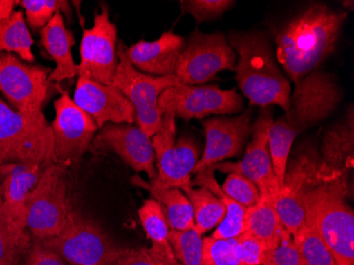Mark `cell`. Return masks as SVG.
Returning <instances> with one entry per match:
<instances>
[{"label": "cell", "mask_w": 354, "mask_h": 265, "mask_svg": "<svg viewBox=\"0 0 354 265\" xmlns=\"http://www.w3.org/2000/svg\"><path fill=\"white\" fill-rule=\"evenodd\" d=\"M347 17V12L316 3L282 26L275 55L292 81L313 73L333 53Z\"/></svg>", "instance_id": "1"}, {"label": "cell", "mask_w": 354, "mask_h": 265, "mask_svg": "<svg viewBox=\"0 0 354 265\" xmlns=\"http://www.w3.org/2000/svg\"><path fill=\"white\" fill-rule=\"evenodd\" d=\"M290 107L272 122L268 149L272 168L280 187L283 184L286 163L294 141L309 127L325 120L342 100V89L330 73L314 71L296 82Z\"/></svg>", "instance_id": "2"}, {"label": "cell", "mask_w": 354, "mask_h": 265, "mask_svg": "<svg viewBox=\"0 0 354 265\" xmlns=\"http://www.w3.org/2000/svg\"><path fill=\"white\" fill-rule=\"evenodd\" d=\"M230 45L238 53L236 81L250 105H277L288 111L291 84L280 71L270 39L259 32H230Z\"/></svg>", "instance_id": "3"}, {"label": "cell", "mask_w": 354, "mask_h": 265, "mask_svg": "<svg viewBox=\"0 0 354 265\" xmlns=\"http://www.w3.org/2000/svg\"><path fill=\"white\" fill-rule=\"evenodd\" d=\"M348 176L313 187L304 200V223L313 227L337 265H354V213Z\"/></svg>", "instance_id": "4"}, {"label": "cell", "mask_w": 354, "mask_h": 265, "mask_svg": "<svg viewBox=\"0 0 354 265\" xmlns=\"http://www.w3.org/2000/svg\"><path fill=\"white\" fill-rule=\"evenodd\" d=\"M55 163L53 129L45 115H25L0 99V165Z\"/></svg>", "instance_id": "5"}, {"label": "cell", "mask_w": 354, "mask_h": 265, "mask_svg": "<svg viewBox=\"0 0 354 265\" xmlns=\"http://www.w3.org/2000/svg\"><path fill=\"white\" fill-rule=\"evenodd\" d=\"M67 167L53 163L44 168L37 186L26 201V224L32 238H53L66 226L73 210L68 197Z\"/></svg>", "instance_id": "6"}, {"label": "cell", "mask_w": 354, "mask_h": 265, "mask_svg": "<svg viewBox=\"0 0 354 265\" xmlns=\"http://www.w3.org/2000/svg\"><path fill=\"white\" fill-rule=\"evenodd\" d=\"M39 241L71 265H113L125 250L98 223L73 208L61 234Z\"/></svg>", "instance_id": "7"}, {"label": "cell", "mask_w": 354, "mask_h": 265, "mask_svg": "<svg viewBox=\"0 0 354 265\" xmlns=\"http://www.w3.org/2000/svg\"><path fill=\"white\" fill-rule=\"evenodd\" d=\"M117 46L119 64L111 85L132 103L137 127L152 138L158 131L162 119L158 111L159 97L169 87L180 84V80L175 75L154 77L137 71L127 59L124 43L119 39Z\"/></svg>", "instance_id": "8"}, {"label": "cell", "mask_w": 354, "mask_h": 265, "mask_svg": "<svg viewBox=\"0 0 354 265\" xmlns=\"http://www.w3.org/2000/svg\"><path fill=\"white\" fill-rule=\"evenodd\" d=\"M175 116L162 113L160 125L152 137L157 176L151 184L159 188H180L191 183V174L201 158L198 143L183 135L176 140Z\"/></svg>", "instance_id": "9"}, {"label": "cell", "mask_w": 354, "mask_h": 265, "mask_svg": "<svg viewBox=\"0 0 354 265\" xmlns=\"http://www.w3.org/2000/svg\"><path fill=\"white\" fill-rule=\"evenodd\" d=\"M50 69L26 63L13 53H0V93L10 107L25 115H41L53 91Z\"/></svg>", "instance_id": "10"}, {"label": "cell", "mask_w": 354, "mask_h": 265, "mask_svg": "<svg viewBox=\"0 0 354 265\" xmlns=\"http://www.w3.org/2000/svg\"><path fill=\"white\" fill-rule=\"evenodd\" d=\"M318 165L317 151L311 147H304L286 163L283 184L274 207L291 236L304 224V200L308 192L324 181H329L320 174Z\"/></svg>", "instance_id": "11"}, {"label": "cell", "mask_w": 354, "mask_h": 265, "mask_svg": "<svg viewBox=\"0 0 354 265\" xmlns=\"http://www.w3.org/2000/svg\"><path fill=\"white\" fill-rule=\"evenodd\" d=\"M236 69V53L220 32L193 31L177 63L175 75L185 85L204 84L220 71Z\"/></svg>", "instance_id": "12"}, {"label": "cell", "mask_w": 354, "mask_h": 265, "mask_svg": "<svg viewBox=\"0 0 354 265\" xmlns=\"http://www.w3.org/2000/svg\"><path fill=\"white\" fill-rule=\"evenodd\" d=\"M243 109V99L236 89H221L216 85L193 86L180 84L167 89L159 97L158 111L171 113L184 120L212 115L236 113Z\"/></svg>", "instance_id": "13"}, {"label": "cell", "mask_w": 354, "mask_h": 265, "mask_svg": "<svg viewBox=\"0 0 354 265\" xmlns=\"http://www.w3.org/2000/svg\"><path fill=\"white\" fill-rule=\"evenodd\" d=\"M118 30L109 19V10L102 7L95 15L91 29L83 30L80 45L79 77L111 85L118 68Z\"/></svg>", "instance_id": "14"}, {"label": "cell", "mask_w": 354, "mask_h": 265, "mask_svg": "<svg viewBox=\"0 0 354 265\" xmlns=\"http://www.w3.org/2000/svg\"><path fill=\"white\" fill-rule=\"evenodd\" d=\"M55 118L51 123L55 139V163L79 165L95 138L98 125L88 113L80 109L68 93L55 101Z\"/></svg>", "instance_id": "15"}, {"label": "cell", "mask_w": 354, "mask_h": 265, "mask_svg": "<svg viewBox=\"0 0 354 265\" xmlns=\"http://www.w3.org/2000/svg\"><path fill=\"white\" fill-rule=\"evenodd\" d=\"M272 111L266 109L252 127V141L248 143L245 155L238 163H223L214 169L224 173L238 172L254 183L259 188L260 197L275 201L280 190L279 181L272 168L268 149V134L272 127Z\"/></svg>", "instance_id": "16"}, {"label": "cell", "mask_w": 354, "mask_h": 265, "mask_svg": "<svg viewBox=\"0 0 354 265\" xmlns=\"http://www.w3.org/2000/svg\"><path fill=\"white\" fill-rule=\"evenodd\" d=\"M91 147L98 152L116 153L135 172H145L150 181L157 176L152 138L138 127L107 123L95 134Z\"/></svg>", "instance_id": "17"}, {"label": "cell", "mask_w": 354, "mask_h": 265, "mask_svg": "<svg viewBox=\"0 0 354 265\" xmlns=\"http://www.w3.org/2000/svg\"><path fill=\"white\" fill-rule=\"evenodd\" d=\"M202 125L206 134V145L192 174L242 153L252 131V113L248 111L234 118L205 119Z\"/></svg>", "instance_id": "18"}, {"label": "cell", "mask_w": 354, "mask_h": 265, "mask_svg": "<svg viewBox=\"0 0 354 265\" xmlns=\"http://www.w3.org/2000/svg\"><path fill=\"white\" fill-rule=\"evenodd\" d=\"M73 102L88 113L99 129L107 123L135 122V109L125 95L113 85L79 77Z\"/></svg>", "instance_id": "19"}, {"label": "cell", "mask_w": 354, "mask_h": 265, "mask_svg": "<svg viewBox=\"0 0 354 265\" xmlns=\"http://www.w3.org/2000/svg\"><path fill=\"white\" fill-rule=\"evenodd\" d=\"M43 170V167L37 165L5 163L0 165L3 191V204L0 213L17 234L28 232L26 201L32 189L39 183Z\"/></svg>", "instance_id": "20"}, {"label": "cell", "mask_w": 354, "mask_h": 265, "mask_svg": "<svg viewBox=\"0 0 354 265\" xmlns=\"http://www.w3.org/2000/svg\"><path fill=\"white\" fill-rule=\"evenodd\" d=\"M353 107L325 131L318 153L319 172L327 181L348 176L354 165Z\"/></svg>", "instance_id": "21"}, {"label": "cell", "mask_w": 354, "mask_h": 265, "mask_svg": "<svg viewBox=\"0 0 354 265\" xmlns=\"http://www.w3.org/2000/svg\"><path fill=\"white\" fill-rule=\"evenodd\" d=\"M185 46L186 39L170 30L156 41H139L127 47L125 53L137 71L154 77H168L175 75Z\"/></svg>", "instance_id": "22"}, {"label": "cell", "mask_w": 354, "mask_h": 265, "mask_svg": "<svg viewBox=\"0 0 354 265\" xmlns=\"http://www.w3.org/2000/svg\"><path fill=\"white\" fill-rule=\"evenodd\" d=\"M41 42L45 51L57 64L49 75L51 82H62L77 75V65L73 61L71 48L75 41L73 32L67 29L63 15L57 12L43 29Z\"/></svg>", "instance_id": "23"}, {"label": "cell", "mask_w": 354, "mask_h": 265, "mask_svg": "<svg viewBox=\"0 0 354 265\" xmlns=\"http://www.w3.org/2000/svg\"><path fill=\"white\" fill-rule=\"evenodd\" d=\"M131 181L135 186L149 191L160 204L170 229L178 231L194 229L192 206L180 188H159L141 179L138 174H135Z\"/></svg>", "instance_id": "24"}, {"label": "cell", "mask_w": 354, "mask_h": 265, "mask_svg": "<svg viewBox=\"0 0 354 265\" xmlns=\"http://www.w3.org/2000/svg\"><path fill=\"white\" fill-rule=\"evenodd\" d=\"M214 167H208L196 173V177L191 181V187H205L222 201L226 207V215L224 220L216 227L214 234V239L238 238L245 232V217L248 209L232 201L223 192L220 185L214 177Z\"/></svg>", "instance_id": "25"}, {"label": "cell", "mask_w": 354, "mask_h": 265, "mask_svg": "<svg viewBox=\"0 0 354 265\" xmlns=\"http://www.w3.org/2000/svg\"><path fill=\"white\" fill-rule=\"evenodd\" d=\"M284 231L272 201L260 197L256 206L246 210L245 232L263 243L270 254L279 245Z\"/></svg>", "instance_id": "26"}, {"label": "cell", "mask_w": 354, "mask_h": 265, "mask_svg": "<svg viewBox=\"0 0 354 265\" xmlns=\"http://www.w3.org/2000/svg\"><path fill=\"white\" fill-rule=\"evenodd\" d=\"M192 206L194 229L200 235L218 227L226 215V207L214 193L205 187H183Z\"/></svg>", "instance_id": "27"}, {"label": "cell", "mask_w": 354, "mask_h": 265, "mask_svg": "<svg viewBox=\"0 0 354 265\" xmlns=\"http://www.w3.org/2000/svg\"><path fill=\"white\" fill-rule=\"evenodd\" d=\"M141 225L146 231L147 236L152 242V248L157 254L162 255L171 265L176 264L178 261L175 258L169 240V227L162 206L154 199L145 201L142 207L138 211Z\"/></svg>", "instance_id": "28"}, {"label": "cell", "mask_w": 354, "mask_h": 265, "mask_svg": "<svg viewBox=\"0 0 354 265\" xmlns=\"http://www.w3.org/2000/svg\"><path fill=\"white\" fill-rule=\"evenodd\" d=\"M33 39L26 24L23 11H14L10 17L0 19V53H16L26 63H33Z\"/></svg>", "instance_id": "29"}, {"label": "cell", "mask_w": 354, "mask_h": 265, "mask_svg": "<svg viewBox=\"0 0 354 265\" xmlns=\"http://www.w3.org/2000/svg\"><path fill=\"white\" fill-rule=\"evenodd\" d=\"M292 238L302 265H337L327 245L307 223H304Z\"/></svg>", "instance_id": "30"}, {"label": "cell", "mask_w": 354, "mask_h": 265, "mask_svg": "<svg viewBox=\"0 0 354 265\" xmlns=\"http://www.w3.org/2000/svg\"><path fill=\"white\" fill-rule=\"evenodd\" d=\"M169 240L175 258L182 265H204L203 238L196 229L169 231Z\"/></svg>", "instance_id": "31"}, {"label": "cell", "mask_w": 354, "mask_h": 265, "mask_svg": "<svg viewBox=\"0 0 354 265\" xmlns=\"http://www.w3.org/2000/svg\"><path fill=\"white\" fill-rule=\"evenodd\" d=\"M19 5L25 10L28 25L35 30L43 29L57 12L71 14L68 1L64 0H21Z\"/></svg>", "instance_id": "32"}, {"label": "cell", "mask_w": 354, "mask_h": 265, "mask_svg": "<svg viewBox=\"0 0 354 265\" xmlns=\"http://www.w3.org/2000/svg\"><path fill=\"white\" fill-rule=\"evenodd\" d=\"M203 261L204 265H242L238 238L203 239Z\"/></svg>", "instance_id": "33"}, {"label": "cell", "mask_w": 354, "mask_h": 265, "mask_svg": "<svg viewBox=\"0 0 354 265\" xmlns=\"http://www.w3.org/2000/svg\"><path fill=\"white\" fill-rule=\"evenodd\" d=\"M221 189L230 199L245 209L256 206L260 201L259 188L241 173H230Z\"/></svg>", "instance_id": "34"}, {"label": "cell", "mask_w": 354, "mask_h": 265, "mask_svg": "<svg viewBox=\"0 0 354 265\" xmlns=\"http://www.w3.org/2000/svg\"><path fill=\"white\" fill-rule=\"evenodd\" d=\"M31 239L29 231L21 235L15 232L0 213V262L15 257H24Z\"/></svg>", "instance_id": "35"}, {"label": "cell", "mask_w": 354, "mask_h": 265, "mask_svg": "<svg viewBox=\"0 0 354 265\" xmlns=\"http://www.w3.org/2000/svg\"><path fill=\"white\" fill-rule=\"evenodd\" d=\"M234 1L230 0H182L180 8L184 13L192 15L198 23L212 21L227 11Z\"/></svg>", "instance_id": "36"}, {"label": "cell", "mask_w": 354, "mask_h": 265, "mask_svg": "<svg viewBox=\"0 0 354 265\" xmlns=\"http://www.w3.org/2000/svg\"><path fill=\"white\" fill-rule=\"evenodd\" d=\"M238 246L242 265H264L270 255L266 245L248 232L238 237Z\"/></svg>", "instance_id": "37"}, {"label": "cell", "mask_w": 354, "mask_h": 265, "mask_svg": "<svg viewBox=\"0 0 354 265\" xmlns=\"http://www.w3.org/2000/svg\"><path fill=\"white\" fill-rule=\"evenodd\" d=\"M264 265H302L299 253L288 231H284L279 245L268 255Z\"/></svg>", "instance_id": "38"}, {"label": "cell", "mask_w": 354, "mask_h": 265, "mask_svg": "<svg viewBox=\"0 0 354 265\" xmlns=\"http://www.w3.org/2000/svg\"><path fill=\"white\" fill-rule=\"evenodd\" d=\"M23 259L24 265H67L55 250L35 238L31 239Z\"/></svg>", "instance_id": "39"}, {"label": "cell", "mask_w": 354, "mask_h": 265, "mask_svg": "<svg viewBox=\"0 0 354 265\" xmlns=\"http://www.w3.org/2000/svg\"><path fill=\"white\" fill-rule=\"evenodd\" d=\"M113 265H171L162 255L152 248L125 250L120 258Z\"/></svg>", "instance_id": "40"}, {"label": "cell", "mask_w": 354, "mask_h": 265, "mask_svg": "<svg viewBox=\"0 0 354 265\" xmlns=\"http://www.w3.org/2000/svg\"><path fill=\"white\" fill-rule=\"evenodd\" d=\"M19 5V1L14 0H0V17L1 19H8L13 14L14 7Z\"/></svg>", "instance_id": "41"}, {"label": "cell", "mask_w": 354, "mask_h": 265, "mask_svg": "<svg viewBox=\"0 0 354 265\" xmlns=\"http://www.w3.org/2000/svg\"><path fill=\"white\" fill-rule=\"evenodd\" d=\"M23 258L24 257H15V258L8 259V260L1 261L0 265H21Z\"/></svg>", "instance_id": "42"}, {"label": "cell", "mask_w": 354, "mask_h": 265, "mask_svg": "<svg viewBox=\"0 0 354 265\" xmlns=\"http://www.w3.org/2000/svg\"><path fill=\"white\" fill-rule=\"evenodd\" d=\"M3 186H1V184H0V208H1V206H3Z\"/></svg>", "instance_id": "43"}, {"label": "cell", "mask_w": 354, "mask_h": 265, "mask_svg": "<svg viewBox=\"0 0 354 265\" xmlns=\"http://www.w3.org/2000/svg\"><path fill=\"white\" fill-rule=\"evenodd\" d=\"M175 265H182V264H180V262H177L176 264H175Z\"/></svg>", "instance_id": "44"}, {"label": "cell", "mask_w": 354, "mask_h": 265, "mask_svg": "<svg viewBox=\"0 0 354 265\" xmlns=\"http://www.w3.org/2000/svg\"><path fill=\"white\" fill-rule=\"evenodd\" d=\"M0 19H1V17H0Z\"/></svg>", "instance_id": "45"}]
</instances>
